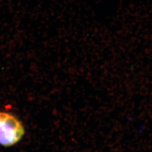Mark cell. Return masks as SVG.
Returning a JSON list of instances; mask_svg holds the SVG:
<instances>
[{"label": "cell", "instance_id": "obj_1", "mask_svg": "<svg viewBox=\"0 0 152 152\" xmlns=\"http://www.w3.org/2000/svg\"><path fill=\"white\" fill-rule=\"evenodd\" d=\"M22 122L12 114L0 112V145L12 146L20 141L24 135Z\"/></svg>", "mask_w": 152, "mask_h": 152}]
</instances>
